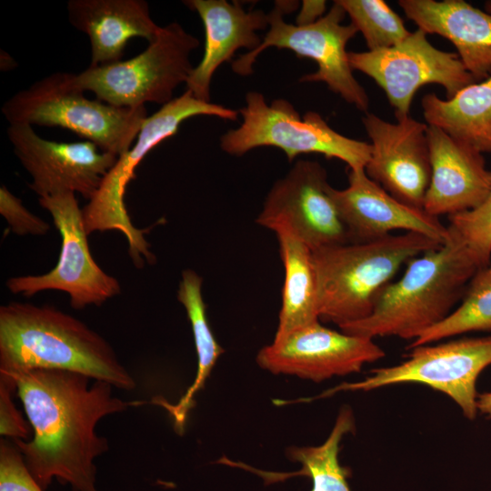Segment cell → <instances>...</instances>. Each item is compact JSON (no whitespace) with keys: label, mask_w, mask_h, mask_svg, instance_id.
<instances>
[{"label":"cell","mask_w":491,"mask_h":491,"mask_svg":"<svg viewBox=\"0 0 491 491\" xmlns=\"http://www.w3.org/2000/svg\"><path fill=\"white\" fill-rule=\"evenodd\" d=\"M184 4L200 16L205 29L204 54L185 82L186 90L204 102H210L211 80L217 68L232 60L241 48L254 51L262 39L258 30L268 27V16L261 9L245 10L240 2L187 0Z\"/></svg>","instance_id":"d6986e66"},{"label":"cell","mask_w":491,"mask_h":491,"mask_svg":"<svg viewBox=\"0 0 491 491\" xmlns=\"http://www.w3.org/2000/svg\"><path fill=\"white\" fill-rule=\"evenodd\" d=\"M398 5L418 29L449 40L476 81L491 75V0L485 10L464 0H399Z\"/></svg>","instance_id":"ffe728a7"},{"label":"cell","mask_w":491,"mask_h":491,"mask_svg":"<svg viewBox=\"0 0 491 491\" xmlns=\"http://www.w3.org/2000/svg\"><path fill=\"white\" fill-rule=\"evenodd\" d=\"M198 46V38L173 22L161 26L156 37L135 57L68 73L69 81L115 106L138 107L148 102L164 105L174 99L175 89L187 81L194 68L190 54Z\"/></svg>","instance_id":"ba28073f"},{"label":"cell","mask_w":491,"mask_h":491,"mask_svg":"<svg viewBox=\"0 0 491 491\" xmlns=\"http://www.w3.org/2000/svg\"><path fill=\"white\" fill-rule=\"evenodd\" d=\"M7 136L32 177L29 188L39 197L72 192L89 201L118 158L87 140L63 143L45 139L27 124L9 125Z\"/></svg>","instance_id":"5bb4252c"},{"label":"cell","mask_w":491,"mask_h":491,"mask_svg":"<svg viewBox=\"0 0 491 491\" xmlns=\"http://www.w3.org/2000/svg\"><path fill=\"white\" fill-rule=\"evenodd\" d=\"M15 65L16 63L13 57L5 51L1 50V70H12Z\"/></svg>","instance_id":"836d02e7"},{"label":"cell","mask_w":491,"mask_h":491,"mask_svg":"<svg viewBox=\"0 0 491 491\" xmlns=\"http://www.w3.org/2000/svg\"><path fill=\"white\" fill-rule=\"evenodd\" d=\"M326 1H303L296 25H309L324 16Z\"/></svg>","instance_id":"1f68e13d"},{"label":"cell","mask_w":491,"mask_h":491,"mask_svg":"<svg viewBox=\"0 0 491 491\" xmlns=\"http://www.w3.org/2000/svg\"><path fill=\"white\" fill-rule=\"evenodd\" d=\"M348 186L330 187V195L346 227L349 243H365L405 230L424 235L439 244L450 237L438 217L405 204L388 194L366 173L348 168Z\"/></svg>","instance_id":"e0dca14e"},{"label":"cell","mask_w":491,"mask_h":491,"mask_svg":"<svg viewBox=\"0 0 491 491\" xmlns=\"http://www.w3.org/2000/svg\"><path fill=\"white\" fill-rule=\"evenodd\" d=\"M473 331H491V261L470 280L460 306L413 340L408 348Z\"/></svg>","instance_id":"484cf974"},{"label":"cell","mask_w":491,"mask_h":491,"mask_svg":"<svg viewBox=\"0 0 491 491\" xmlns=\"http://www.w3.org/2000/svg\"><path fill=\"white\" fill-rule=\"evenodd\" d=\"M66 8L70 24L89 38V66L121 61L129 39L150 43L161 28L144 0H70Z\"/></svg>","instance_id":"44dd1931"},{"label":"cell","mask_w":491,"mask_h":491,"mask_svg":"<svg viewBox=\"0 0 491 491\" xmlns=\"http://www.w3.org/2000/svg\"><path fill=\"white\" fill-rule=\"evenodd\" d=\"M242 123L220 137L221 149L242 156L260 146H274L292 162L302 154H321L345 162L349 169L365 168L370 158V144L335 131L316 112L303 117L284 98L266 102L256 91L246 95V105L239 110Z\"/></svg>","instance_id":"52a82bcc"},{"label":"cell","mask_w":491,"mask_h":491,"mask_svg":"<svg viewBox=\"0 0 491 491\" xmlns=\"http://www.w3.org/2000/svg\"><path fill=\"white\" fill-rule=\"evenodd\" d=\"M202 285V277L195 271L185 269L182 272L177 289V300L185 309L191 324L197 356L195 378L178 403L171 405L164 399L155 400L156 404L168 411L178 433L184 430L188 412L195 405L196 393L203 388L217 359L224 353L208 322Z\"/></svg>","instance_id":"cb8c5ba5"},{"label":"cell","mask_w":491,"mask_h":491,"mask_svg":"<svg viewBox=\"0 0 491 491\" xmlns=\"http://www.w3.org/2000/svg\"><path fill=\"white\" fill-rule=\"evenodd\" d=\"M0 214L10 231L19 235H43L50 230L49 224L28 211L5 185L0 187Z\"/></svg>","instance_id":"f546056e"},{"label":"cell","mask_w":491,"mask_h":491,"mask_svg":"<svg viewBox=\"0 0 491 491\" xmlns=\"http://www.w3.org/2000/svg\"><path fill=\"white\" fill-rule=\"evenodd\" d=\"M5 374V373H4ZM16 383L33 439L12 440L29 472L45 490L54 479L74 491H99L95 459L108 450L107 439L95 433L106 416L145 401L113 396L111 384L71 371L36 368L6 374Z\"/></svg>","instance_id":"6da1fadb"},{"label":"cell","mask_w":491,"mask_h":491,"mask_svg":"<svg viewBox=\"0 0 491 491\" xmlns=\"http://www.w3.org/2000/svg\"><path fill=\"white\" fill-rule=\"evenodd\" d=\"M1 110L9 125L65 128L116 156L132 147L148 116L145 105L119 107L85 97L62 72L15 93Z\"/></svg>","instance_id":"5b68a950"},{"label":"cell","mask_w":491,"mask_h":491,"mask_svg":"<svg viewBox=\"0 0 491 491\" xmlns=\"http://www.w3.org/2000/svg\"><path fill=\"white\" fill-rule=\"evenodd\" d=\"M426 135L431 179L423 209L438 217L476 208L491 184L483 155L436 126L428 125Z\"/></svg>","instance_id":"ac0fdd59"},{"label":"cell","mask_w":491,"mask_h":491,"mask_svg":"<svg viewBox=\"0 0 491 491\" xmlns=\"http://www.w3.org/2000/svg\"><path fill=\"white\" fill-rule=\"evenodd\" d=\"M0 491H44L11 440L0 441Z\"/></svg>","instance_id":"f1b7e54d"},{"label":"cell","mask_w":491,"mask_h":491,"mask_svg":"<svg viewBox=\"0 0 491 491\" xmlns=\"http://www.w3.org/2000/svg\"><path fill=\"white\" fill-rule=\"evenodd\" d=\"M238 115V111L222 105L200 101L185 90L147 116L135 145L118 156L94 196L82 208L87 235L95 231H119L128 242V254L135 266L143 267L145 261L155 263V256L144 236L148 230L132 224L124 201L126 186L135 177L136 166L154 147L175 135L185 120L195 115H212L236 121Z\"/></svg>","instance_id":"8992f818"},{"label":"cell","mask_w":491,"mask_h":491,"mask_svg":"<svg viewBox=\"0 0 491 491\" xmlns=\"http://www.w3.org/2000/svg\"><path fill=\"white\" fill-rule=\"evenodd\" d=\"M58 230L62 244L57 264L43 275L14 276L5 282L8 290L30 297L38 292L58 290L68 294L70 305L83 309L101 306L121 293L118 280L103 271L94 260L84 225L82 208L75 194L61 193L39 197Z\"/></svg>","instance_id":"8fae6325"},{"label":"cell","mask_w":491,"mask_h":491,"mask_svg":"<svg viewBox=\"0 0 491 491\" xmlns=\"http://www.w3.org/2000/svg\"><path fill=\"white\" fill-rule=\"evenodd\" d=\"M421 29L411 32L399 44L380 50L348 52L349 64L385 91L396 119L409 115L412 100L426 85L444 87L452 98L476 80L458 55L434 46Z\"/></svg>","instance_id":"7c38bea8"},{"label":"cell","mask_w":491,"mask_h":491,"mask_svg":"<svg viewBox=\"0 0 491 491\" xmlns=\"http://www.w3.org/2000/svg\"><path fill=\"white\" fill-rule=\"evenodd\" d=\"M428 125L436 126L476 151L491 153V75L452 98L425 95L421 101Z\"/></svg>","instance_id":"603a6c76"},{"label":"cell","mask_w":491,"mask_h":491,"mask_svg":"<svg viewBox=\"0 0 491 491\" xmlns=\"http://www.w3.org/2000/svg\"><path fill=\"white\" fill-rule=\"evenodd\" d=\"M60 369L132 390L136 382L111 345L84 322L50 306L0 307V373Z\"/></svg>","instance_id":"7a4b0ae2"},{"label":"cell","mask_w":491,"mask_h":491,"mask_svg":"<svg viewBox=\"0 0 491 491\" xmlns=\"http://www.w3.org/2000/svg\"><path fill=\"white\" fill-rule=\"evenodd\" d=\"M448 229L445 244L407 262L402 277L383 290L370 316L340 326L341 331L372 339L395 336L413 341L448 316L484 266L462 237Z\"/></svg>","instance_id":"3957f363"},{"label":"cell","mask_w":491,"mask_h":491,"mask_svg":"<svg viewBox=\"0 0 491 491\" xmlns=\"http://www.w3.org/2000/svg\"><path fill=\"white\" fill-rule=\"evenodd\" d=\"M477 411L491 418V392L477 395Z\"/></svg>","instance_id":"d6a6232c"},{"label":"cell","mask_w":491,"mask_h":491,"mask_svg":"<svg viewBox=\"0 0 491 491\" xmlns=\"http://www.w3.org/2000/svg\"><path fill=\"white\" fill-rule=\"evenodd\" d=\"M361 32L369 51L394 46L409 32L402 18L383 0H336Z\"/></svg>","instance_id":"4316f807"},{"label":"cell","mask_w":491,"mask_h":491,"mask_svg":"<svg viewBox=\"0 0 491 491\" xmlns=\"http://www.w3.org/2000/svg\"><path fill=\"white\" fill-rule=\"evenodd\" d=\"M490 178H491V169ZM449 226L466 243L485 266L491 261V184L476 208L448 216Z\"/></svg>","instance_id":"83f0119b"},{"label":"cell","mask_w":491,"mask_h":491,"mask_svg":"<svg viewBox=\"0 0 491 491\" xmlns=\"http://www.w3.org/2000/svg\"><path fill=\"white\" fill-rule=\"evenodd\" d=\"M16 383L9 375L0 373V434L14 439L27 438L29 426L13 402Z\"/></svg>","instance_id":"4dcf8cb0"},{"label":"cell","mask_w":491,"mask_h":491,"mask_svg":"<svg viewBox=\"0 0 491 491\" xmlns=\"http://www.w3.org/2000/svg\"><path fill=\"white\" fill-rule=\"evenodd\" d=\"M298 2L276 1L267 14L268 31L258 48L232 62V70L241 75L253 74L257 56L266 48L289 49L297 56L307 57L317 65L315 73L300 77V82H324L347 103L367 113L369 97L355 78L349 64L346 44L358 32L353 24L343 25L346 11L334 1L329 11L309 25L286 23L284 15L292 12Z\"/></svg>","instance_id":"9c48e42d"},{"label":"cell","mask_w":491,"mask_h":491,"mask_svg":"<svg viewBox=\"0 0 491 491\" xmlns=\"http://www.w3.org/2000/svg\"><path fill=\"white\" fill-rule=\"evenodd\" d=\"M441 246L406 232L314 250L319 320L340 327L365 319L403 265Z\"/></svg>","instance_id":"277c9868"},{"label":"cell","mask_w":491,"mask_h":491,"mask_svg":"<svg viewBox=\"0 0 491 491\" xmlns=\"http://www.w3.org/2000/svg\"><path fill=\"white\" fill-rule=\"evenodd\" d=\"M362 123L371 141L366 175L399 201L423 208L431 179L427 124L409 115L389 123L368 112Z\"/></svg>","instance_id":"2e32d148"},{"label":"cell","mask_w":491,"mask_h":491,"mask_svg":"<svg viewBox=\"0 0 491 491\" xmlns=\"http://www.w3.org/2000/svg\"><path fill=\"white\" fill-rule=\"evenodd\" d=\"M330 187L320 163L298 160L275 182L256 222L268 229L278 224L288 226L313 251L349 243Z\"/></svg>","instance_id":"4fadbf2b"},{"label":"cell","mask_w":491,"mask_h":491,"mask_svg":"<svg viewBox=\"0 0 491 491\" xmlns=\"http://www.w3.org/2000/svg\"><path fill=\"white\" fill-rule=\"evenodd\" d=\"M410 349L407 359L401 364L373 369L364 380L342 383L316 398L340 391H369L416 382L445 393L459 406L466 418L474 420L477 413L476 382L491 365V336L461 338Z\"/></svg>","instance_id":"30bf717a"},{"label":"cell","mask_w":491,"mask_h":491,"mask_svg":"<svg viewBox=\"0 0 491 491\" xmlns=\"http://www.w3.org/2000/svg\"><path fill=\"white\" fill-rule=\"evenodd\" d=\"M354 430L355 419L352 410L348 406H344L340 409L329 436L322 445L288 449V458L300 463V470L280 474L259 471L244 464L238 466L254 471L262 476L266 484L303 476L311 479V491H351L347 482L351 472L348 467L340 465L338 454L342 438Z\"/></svg>","instance_id":"d4e9b609"},{"label":"cell","mask_w":491,"mask_h":491,"mask_svg":"<svg viewBox=\"0 0 491 491\" xmlns=\"http://www.w3.org/2000/svg\"><path fill=\"white\" fill-rule=\"evenodd\" d=\"M385 356L372 338L337 332L317 321L274 339L259 350L256 362L272 374L321 382L358 373Z\"/></svg>","instance_id":"9a60e30c"},{"label":"cell","mask_w":491,"mask_h":491,"mask_svg":"<svg viewBox=\"0 0 491 491\" xmlns=\"http://www.w3.org/2000/svg\"><path fill=\"white\" fill-rule=\"evenodd\" d=\"M276 235L285 276L278 326L274 339L319 320L313 250L285 225L270 228Z\"/></svg>","instance_id":"7402d4cb"}]
</instances>
